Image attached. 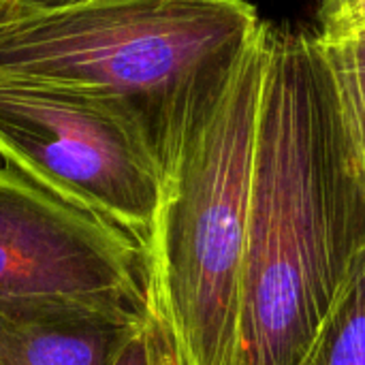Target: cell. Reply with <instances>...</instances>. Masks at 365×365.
Wrapping results in <instances>:
<instances>
[{"mask_svg": "<svg viewBox=\"0 0 365 365\" xmlns=\"http://www.w3.org/2000/svg\"><path fill=\"white\" fill-rule=\"evenodd\" d=\"M317 19V28L325 32L365 26V0H323Z\"/></svg>", "mask_w": 365, "mask_h": 365, "instance_id": "9", "label": "cell"}, {"mask_svg": "<svg viewBox=\"0 0 365 365\" xmlns=\"http://www.w3.org/2000/svg\"><path fill=\"white\" fill-rule=\"evenodd\" d=\"M101 0H0V19H13V17H28L60 9H71L79 4H90Z\"/></svg>", "mask_w": 365, "mask_h": 365, "instance_id": "11", "label": "cell"}, {"mask_svg": "<svg viewBox=\"0 0 365 365\" xmlns=\"http://www.w3.org/2000/svg\"><path fill=\"white\" fill-rule=\"evenodd\" d=\"M150 336H152V357L154 365H190L178 349L167 325L150 310Z\"/></svg>", "mask_w": 365, "mask_h": 365, "instance_id": "10", "label": "cell"}, {"mask_svg": "<svg viewBox=\"0 0 365 365\" xmlns=\"http://www.w3.org/2000/svg\"><path fill=\"white\" fill-rule=\"evenodd\" d=\"M364 244L308 28L269 21L235 365H299Z\"/></svg>", "mask_w": 365, "mask_h": 365, "instance_id": "1", "label": "cell"}, {"mask_svg": "<svg viewBox=\"0 0 365 365\" xmlns=\"http://www.w3.org/2000/svg\"><path fill=\"white\" fill-rule=\"evenodd\" d=\"M0 297H86L150 310L145 246L17 169H0Z\"/></svg>", "mask_w": 365, "mask_h": 365, "instance_id": "5", "label": "cell"}, {"mask_svg": "<svg viewBox=\"0 0 365 365\" xmlns=\"http://www.w3.org/2000/svg\"><path fill=\"white\" fill-rule=\"evenodd\" d=\"M150 310L86 297H0V365H113Z\"/></svg>", "mask_w": 365, "mask_h": 365, "instance_id": "6", "label": "cell"}, {"mask_svg": "<svg viewBox=\"0 0 365 365\" xmlns=\"http://www.w3.org/2000/svg\"><path fill=\"white\" fill-rule=\"evenodd\" d=\"M261 24L248 0H101L0 19V77L126 101L165 163L195 86Z\"/></svg>", "mask_w": 365, "mask_h": 365, "instance_id": "3", "label": "cell"}, {"mask_svg": "<svg viewBox=\"0 0 365 365\" xmlns=\"http://www.w3.org/2000/svg\"><path fill=\"white\" fill-rule=\"evenodd\" d=\"M308 49L344 180L365 216V26L308 28Z\"/></svg>", "mask_w": 365, "mask_h": 365, "instance_id": "7", "label": "cell"}, {"mask_svg": "<svg viewBox=\"0 0 365 365\" xmlns=\"http://www.w3.org/2000/svg\"><path fill=\"white\" fill-rule=\"evenodd\" d=\"M113 365H154L152 357V336H150V321L143 331H139L130 344L122 351L118 361Z\"/></svg>", "mask_w": 365, "mask_h": 365, "instance_id": "12", "label": "cell"}, {"mask_svg": "<svg viewBox=\"0 0 365 365\" xmlns=\"http://www.w3.org/2000/svg\"><path fill=\"white\" fill-rule=\"evenodd\" d=\"M299 365H365V244L355 252L327 321Z\"/></svg>", "mask_w": 365, "mask_h": 365, "instance_id": "8", "label": "cell"}, {"mask_svg": "<svg viewBox=\"0 0 365 365\" xmlns=\"http://www.w3.org/2000/svg\"><path fill=\"white\" fill-rule=\"evenodd\" d=\"M0 158L148 250L165 171L148 124L126 101L0 77Z\"/></svg>", "mask_w": 365, "mask_h": 365, "instance_id": "4", "label": "cell"}, {"mask_svg": "<svg viewBox=\"0 0 365 365\" xmlns=\"http://www.w3.org/2000/svg\"><path fill=\"white\" fill-rule=\"evenodd\" d=\"M269 21L192 90L165 154L150 310L190 365H235Z\"/></svg>", "mask_w": 365, "mask_h": 365, "instance_id": "2", "label": "cell"}]
</instances>
